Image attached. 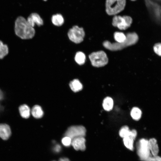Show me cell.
Masks as SVG:
<instances>
[{
	"mask_svg": "<svg viewBox=\"0 0 161 161\" xmlns=\"http://www.w3.org/2000/svg\"><path fill=\"white\" fill-rule=\"evenodd\" d=\"M14 29L16 35L22 39L32 38L35 35L34 27L30 26L22 16H19L16 20Z\"/></svg>",
	"mask_w": 161,
	"mask_h": 161,
	"instance_id": "1",
	"label": "cell"
},
{
	"mask_svg": "<svg viewBox=\"0 0 161 161\" xmlns=\"http://www.w3.org/2000/svg\"><path fill=\"white\" fill-rule=\"evenodd\" d=\"M126 36V39L123 43L116 42L112 43L108 41H106L103 43V45L105 48L109 50L118 51L135 44L138 40V36L135 32L127 33Z\"/></svg>",
	"mask_w": 161,
	"mask_h": 161,
	"instance_id": "2",
	"label": "cell"
},
{
	"mask_svg": "<svg viewBox=\"0 0 161 161\" xmlns=\"http://www.w3.org/2000/svg\"><path fill=\"white\" fill-rule=\"evenodd\" d=\"M126 4V0H106V12L109 15H115L124 10Z\"/></svg>",
	"mask_w": 161,
	"mask_h": 161,
	"instance_id": "3",
	"label": "cell"
},
{
	"mask_svg": "<svg viewBox=\"0 0 161 161\" xmlns=\"http://www.w3.org/2000/svg\"><path fill=\"white\" fill-rule=\"evenodd\" d=\"M89 58L92 65L95 67L103 66L108 62L107 55L103 51L92 52L89 55Z\"/></svg>",
	"mask_w": 161,
	"mask_h": 161,
	"instance_id": "4",
	"label": "cell"
},
{
	"mask_svg": "<svg viewBox=\"0 0 161 161\" xmlns=\"http://www.w3.org/2000/svg\"><path fill=\"white\" fill-rule=\"evenodd\" d=\"M137 153L140 159L144 161L151 156L148 145V140L142 138L137 144Z\"/></svg>",
	"mask_w": 161,
	"mask_h": 161,
	"instance_id": "5",
	"label": "cell"
},
{
	"mask_svg": "<svg viewBox=\"0 0 161 161\" xmlns=\"http://www.w3.org/2000/svg\"><path fill=\"white\" fill-rule=\"evenodd\" d=\"M132 22L131 18L129 16L115 15L113 17L112 25L120 30H126L131 25Z\"/></svg>",
	"mask_w": 161,
	"mask_h": 161,
	"instance_id": "6",
	"label": "cell"
},
{
	"mask_svg": "<svg viewBox=\"0 0 161 161\" xmlns=\"http://www.w3.org/2000/svg\"><path fill=\"white\" fill-rule=\"evenodd\" d=\"M85 35L83 28L75 25L70 29L68 32V36L69 39L72 42L79 44L83 40Z\"/></svg>",
	"mask_w": 161,
	"mask_h": 161,
	"instance_id": "7",
	"label": "cell"
},
{
	"mask_svg": "<svg viewBox=\"0 0 161 161\" xmlns=\"http://www.w3.org/2000/svg\"><path fill=\"white\" fill-rule=\"evenodd\" d=\"M86 129L82 126H72L69 127L64 134V136L70 137L72 140L79 137H84Z\"/></svg>",
	"mask_w": 161,
	"mask_h": 161,
	"instance_id": "8",
	"label": "cell"
},
{
	"mask_svg": "<svg viewBox=\"0 0 161 161\" xmlns=\"http://www.w3.org/2000/svg\"><path fill=\"white\" fill-rule=\"evenodd\" d=\"M27 21L28 24L32 27H34L35 24L38 26H40L43 24V20L36 13L31 14L27 18Z\"/></svg>",
	"mask_w": 161,
	"mask_h": 161,
	"instance_id": "9",
	"label": "cell"
},
{
	"mask_svg": "<svg viewBox=\"0 0 161 161\" xmlns=\"http://www.w3.org/2000/svg\"><path fill=\"white\" fill-rule=\"evenodd\" d=\"M86 140L84 137H79L72 140L71 145L76 150L84 151L86 149Z\"/></svg>",
	"mask_w": 161,
	"mask_h": 161,
	"instance_id": "10",
	"label": "cell"
},
{
	"mask_svg": "<svg viewBox=\"0 0 161 161\" xmlns=\"http://www.w3.org/2000/svg\"><path fill=\"white\" fill-rule=\"evenodd\" d=\"M11 134V129L7 124H0V137L4 140L8 139Z\"/></svg>",
	"mask_w": 161,
	"mask_h": 161,
	"instance_id": "11",
	"label": "cell"
},
{
	"mask_svg": "<svg viewBox=\"0 0 161 161\" xmlns=\"http://www.w3.org/2000/svg\"><path fill=\"white\" fill-rule=\"evenodd\" d=\"M148 145L150 152L153 156L157 155L159 151V147L156 140L151 138L148 140Z\"/></svg>",
	"mask_w": 161,
	"mask_h": 161,
	"instance_id": "12",
	"label": "cell"
},
{
	"mask_svg": "<svg viewBox=\"0 0 161 161\" xmlns=\"http://www.w3.org/2000/svg\"><path fill=\"white\" fill-rule=\"evenodd\" d=\"M18 109L20 114L22 117L27 119L30 117L31 110L27 105L24 104L20 106Z\"/></svg>",
	"mask_w": 161,
	"mask_h": 161,
	"instance_id": "13",
	"label": "cell"
},
{
	"mask_svg": "<svg viewBox=\"0 0 161 161\" xmlns=\"http://www.w3.org/2000/svg\"><path fill=\"white\" fill-rule=\"evenodd\" d=\"M69 86L72 90L74 92H77L81 90L83 88V85L79 80L75 79L71 81Z\"/></svg>",
	"mask_w": 161,
	"mask_h": 161,
	"instance_id": "14",
	"label": "cell"
},
{
	"mask_svg": "<svg viewBox=\"0 0 161 161\" xmlns=\"http://www.w3.org/2000/svg\"><path fill=\"white\" fill-rule=\"evenodd\" d=\"M31 113L35 118H39L41 117L43 115V112L41 107L38 105L34 106L32 108Z\"/></svg>",
	"mask_w": 161,
	"mask_h": 161,
	"instance_id": "15",
	"label": "cell"
},
{
	"mask_svg": "<svg viewBox=\"0 0 161 161\" xmlns=\"http://www.w3.org/2000/svg\"><path fill=\"white\" fill-rule=\"evenodd\" d=\"M113 104V101L112 98L110 97H107L105 98L103 100V106L105 110L109 111L112 109Z\"/></svg>",
	"mask_w": 161,
	"mask_h": 161,
	"instance_id": "16",
	"label": "cell"
},
{
	"mask_svg": "<svg viewBox=\"0 0 161 161\" xmlns=\"http://www.w3.org/2000/svg\"><path fill=\"white\" fill-rule=\"evenodd\" d=\"M51 21L54 25L57 26H61L64 22L63 16L60 14L53 15L51 18Z\"/></svg>",
	"mask_w": 161,
	"mask_h": 161,
	"instance_id": "17",
	"label": "cell"
},
{
	"mask_svg": "<svg viewBox=\"0 0 161 161\" xmlns=\"http://www.w3.org/2000/svg\"><path fill=\"white\" fill-rule=\"evenodd\" d=\"M142 114L141 110L138 108L136 107L132 108L130 113L132 118L135 120H138L140 119Z\"/></svg>",
	"mask_w": 161,
	"mask_h": 161,
	"instance_id": "18",
	"label": "cell"
},
{
	"mask_svg": "<svg viewBox=\"0 0 161 161\" xmlns=\"http://www.w3.org/2000/svg\"><path fill=\"white\" fill-rule=\"evenodd\" d=\"M86 59L85 55L82 52L79 51L76 54L75 59L76 62L79 65L84 64L85 62Z\"/></svg>",
	"mask_w": 161,
	"mask_h": 161,
	"instance_id": "19",
	"label": "cell"
},
{
	"mask_svg": "<svg viewBox=\"0 0 161 161\" xmlns=\"http://www.w3.org/2000/svg\"><path fill=\"white\" fill-rule=\"evenodd\" d=\"M114 38L117 42L122 43L125 41L126 39V35L121 32H116L114 35Z\"/></svg>",
	"mask_w": 161,
	"mask_h": 161,
	"instance_id": "20",
	"label": "cell"
},
{
	"mask_svg": "<svg viewBox=\"0 0 161 161\" xmlns=\"http://www.w3.org/2000/svg\"><path fill=\"white\" fill-rule=\"evenodd\" d=\"M134 140L131 137L128 136L123 138V142L125 146L128 149L133 151L134 149Z\"/></svg>",
	"mask_w": 161,
	"mask_h": 161,
	"instance_id": "21",
	"label": "cell"
},
{
	"mask_svg": "<svg viewBox=\"0 0 161 161\" xmlns=\"http://www.w3.org/2000/svg\"><path fill=\"white\" fill-rule=\"evenodd\" d=\"M8 48L7 45L4 44L0 40V59L3 58L8 53Z\"/></svg>",
	"mask_w": 161,
	"mask_h": 161,
	"instance_id": "22",
	"label": "cell"
},
{
	"mask_svg": "<svg viewBox=\"0 0 161 161\" xmlns=\"http://www.w3.org/2000/svg\"><path fill=\"white\" fill-rule=\"evenodd\" d=\"M130 131L128 126H124L120 130L119 135L121 137L123 138L129 136Z\"/></svg>",
	"mask_w": 161,
	"mask_h": 161,
	"instance_id": "23",
	"label": "cell"
},
{
	"mask_svg": "<svg viewBox=\"0 0 161 161\" xmlns=\"http://www.w3.org/2000/svg\"><path fill=\"white\" fill-rule=\"evenodd\" d=\"M153 48L154 52L158 56H161V43L155 44L153 46Z\"/></svg>",
	"mask_w": 161,
	"mask_h": 161,
	"instance_id": "24",
	"label": "cell"
},
{
	"mask_svg": "<svg viewBox=\"0 0 161 161\" xmlns=\"http://www.w3.org/2000/svg\"><path fill=\"white\" fill-rule=\"evenodd\" d=\"M72 139L68 136H65L62 139L61 142L63 145L66 147H69L71 145Z\"/></svg>",
	"mask_w": 161,
	"mask_h": 161,
	"instance_id": "25",
	"label": "cell"
},
{
	"mask_svg": "<svg viewBox=\"0 0 161 161\" xmlns=\"http://www.w3.org/2000/svg\"><path fill=\"white\" fill-rule=\"evenodd\" d=\"M144 161H161V157L157 155L151 156Z\"/></svg>",
	"mask_w": 161,
	"mask_h": 161,
	"instance_id": "26",
	"label": "cell"
},
{
	"mask_svg": "<svg viewBox=\"0 0 161 161\" xmlns=\"http://www.w3.org/2000/svg\"><path fill=\"white\" fill-rule=\"evenodd\" d=\"M137 135V131L135 129H132L130 131L129 136L132 138L134 140L136 138Z\"/></svg>",
	"mask_w": 161,
	"mask_h": 161,
	"instance_id": "27",
	"label": "cell"
},
{
	"mask_svg": "<svg viewBox=\"0 0 161 161\" xmlns=\"http://www.w3.org/2000/svg\"><path fill=\"white\" fill-rule=\"evenodd\" d=\"M53 149L55 152H58L60 151L61 149V147L60 145L57 144L55 146Z\"/></svg>",
	"mask_w": 161,
	"mask_h": 161,
	"instance_id": "28",
	"label": "cell"
},
{
	"mask_svg": "<svg viewBox=\"0 0 161 161\" xmlns=\"http://www.w3.org/2000/svg\"><path fill=\"white\" fill-rule=\"evenodd\" d=\"M59 161H70V160L67 158H62L59 159Z\"/></svg>",
	"mask_w": 161,
	"mask_h": 161,
	"instance_id": "29",
	"label": "cell"
},
{
	"mask_svg": "<svg viewBox=\"0 0 161 161\" xmlns=\"http://www.w3.org/2000/svg\"><path fill=\"white\" fill-rule=\"evenodd\" d=\"M3 95L2 92L0 89V100L2 99L3 98Z\"/></svg>",
	"mask_w": 161,
	"mask_h": 161,
	"instance_id": "30",
	"label": "cell"
},
{
	"mask_svg": "<svg viewBox=\"0 0 161 161\" xmlns=\"http://www.w3.org/2000/svg\"><path fill=\"white\" fill-rule=\"evenodd\" d=\"M131 0V1H135L136 0Z\"/></svg>",
	"mask_w": 161,
	"mask_h": 161,
	"instance_id": "31",
	"label": "cell"
},
{
	"mask_svg": "<svg viewBox=\"0 0 161 161\" xmlns=\"http://www.w3.org/2000/svg\"><path fill=\"white\" fill-rule=\"evenodd\" d=\"M44 0V1H47V0Z\"/></svg>",
	"mask_w": 161,
	"mask_h": 161,
	"instance_id": "32",
	"label": "cell"
},
{
	"mask_svg": "<svg viewBox=\"0 0 161 161\" xmlns=\"http://www.w3.org/2000/svg\"></svg>",
	"mask_w": 161,
	"mask_h": 161,
	"instance_id": "33",
	"label": "cell"
}]
</instances>
